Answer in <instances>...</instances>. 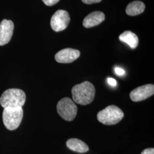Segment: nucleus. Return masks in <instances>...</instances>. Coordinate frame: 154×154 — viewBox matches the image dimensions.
Returning <instances> with one entry per match:
<instances>
[{"instance_id":"obj_1","label":"nucleus","mask_w":154,"mask_h":154,"mask_svg":"<svg viewBox=\"0 0 154 154\" xmlns=\"http://www.w3.org/2000/svg\"><path fill=\"white\" fill-rule=\"evenodd\" d=\"M72 93L74 102L85 106L93 101L95 95V88L91 83L85 81L75 85L72 88Z\"/></svg>"},{"instance_id":"obj_2","label":"nucleus","mask_w":154,"mask_h":154,"mask_svg":"<svg viewBox=\"0 0 154 154\" xmlns=\"http://www.w3.org/2000/svg\"><path fill=\"white\" fill-rule=\"evenodd\" d=\"M26 95L18 88H10L5 91L0 97V105L4 107H19L24 105Z\"/></svg>"},{"instance_id":"obj_3","label":"nucleus","mask_w":154,"mask_h":154,"mask_svg":"<svg viewBox=\"0 0 154 154\" xmlns=\"http://www.w3.org/2000/svg\"><path fill=\"white\" fill-rule=\"evenodd\" d=\"M124 117L122 110L116 105H110L97 114V119L105 125H114Z\"/></svg>"},{"instance_id":"obj_4","label":"nucleus","mask_w":154,"mask_h":154,"mask_svg":"<svg viewBox=\"0 0 154 154\" xmlns=\"http://www.w3.org/2000/svg\"><path fill=\"white\" fill-rule=\"evenodd\" d=\"M23 116L22 107H6L2 114L4 124L9 130H14L20 126Z\"/></svg>"},{"instance_id":"obj_5","label":"nucleus","mask_w":154,"mask_h":154,"mask_svg":"<svg viewBox=\"0 0 154 154\" xmlns=\"http://www.w3.org/2000/svg\"><path fill=\"white\" fill-rule=\"evenodd\" d=\"M58 114L66 121H73L77 116L78 108L74 101L67 97L61 99L57 106Z\"/></svg>"},{"instance_id":"obj_6","label":"nucleus","mask_w":154,"mask_h":154,"mask_svg":"<svg viewBox=\"0 0 154 154\" xmlns=\"http://www.w3.org/2000/svg\"><path fill=\"white\" fill-rule=\"evenodd\" d=\"M70 18L67 11L64 10H58L53 15L50 21L52 29L56 32L64 30L68 26Z\"/></svg>"},{"instance_id":"obj_7","label":"nucleus","mask_w":154,"mask_h":154,"mask_svg":"<svg viewBox=\"0 0 154 154\" xmlns=\"http://www.w3.org/2000/svg\"><path fill=\"white\" fill-rule=\"evenodd\" d=\"M154 86L152 84H147L135 88L130 93V98L134 102H140L153 95Z\"/></svg>"},{"instance_id":"obj_8","label":"nucleus","mask_w":154,"mask_h":154,"mask_svg":"<svg viewBox=\"0 0 154 154\" xmlns=\"http://www.w3.org/2000/svg\"><path fill=\"white\" fill-rule=\"evenodd\" d=\"M80 56L79 50L71 48L61 50L55 55L57 62L61 63H70L75 61Z\"/></svg>"},{"instance_id":"obj_9","label":"nucleus","mask_w":154,"mask_h":154,"mask_svg":"<svg viewBox=\"0 0 154 154\" xmlns=\"http://www.w3.org/2000/svg\"><path fill=\"white\" fill-rule=\"evenodd\" d=\"M14 31V23L11 20H4L0 23V46L7 44L11 41Z\"/></svg>"},{"instance_id":"obj_10","label":"nucleus","mask_w":154,"mask_h":154,"mask_svg":"<svg viewBox=\"0 0 154 154\" xmlns=\"http://www.w3.org/2000/svg\"><path fill=\"white\" fill-rule=\"evenodd\" d=\"M105 19L103 13L101 11H94L86 17L83 21V25L86 28H90L98 25Z\"/></svg>"},{"instance_id":"obj_11","label":"nucleus","mask_w":154,"mask_h":154,"mask_svg":"<svg viewBox=\"0 0 154 154\" xmlns=\"http://www.w3.org/2000/svg\"><path fill=\"white\" fill-rule=\"evenodd\" d=\"M66 146L72 151L78 153H85L89 150L88 146L86 143L77 138L69 139L66 142Z\"/></svg>"},{"instance_id":"obj_12","label":"nucleus","mask_w":154,"mask_h":154,"mask_svg":"<svg viewBox=\"0 0 154 154\" xmlns=\"http://www.w3.org/2000/svg\"><path fill=\"white\" fill-rule=\"evenodd\" d=\"M119 40L128 45L132 49H135L139 44L138 36L131 31H126L119 35Z\"/></svg>"},{"instance_id":"obj_13","label":"nucleus","mask_w":154,"mask_h":154,"mask_svg":"<svg viewBox=\"0 0 154 154\" xmlns=\"http://www.w3.org/2000/svg\"><path fill=\"white\" fill-rule=\"evenodd\" d=\"M145 9V5L144 3L135 1L130 3L127 6L126 12L127 14L131 16H135L142 13Z\"/></svg>"},{"instance_id":"obj_14","label":"nucleus","mask_w":154,"mask_h":154,"mask_svg":"<svg viewBox=\"0 0 154 154\" xmlns=\"http://www.w3.org/2000/svg\"><path fill=\"white\" fill-rule=\"evenodd\" d=\"M45 4L47 6H53L58 3L60 0H42Z\"/></svg>"},{"instance_id":"obj_15","label":"nucleus","mask_w":154,"mask_h":154,"mask_svg":"<svg viewBox=\"0 0 154 154\" xmlns=\"http://www.w3.org/2000/svg\"><path fill=\"white\" fill-rule=\"evenodd\" d=\"M115 72H116V74L119 76L123 75L125 74V71L120 67H116L115 68Z\"/></svg>"},{"instance_id":"obj_16","label":"nucleus","mask_w":154,"mask_h":154,"mask_svg":"<svg viewBox=\"0 0 154 154\" xmlns=\"http://www.w3.org/2000/svg\"><path fill=\"white\" fill-rule=\"evenodd\" d=\"M107 82L110 85V86L115 87L116 86V81L115 79L112 78H107Z\"/></svg>"},{"instance_id":"obj_17","label":"nucleus","mask_w":154,"mask_h":154,"mask_svg":"<svg viewBox=\"0 0 154 154\" xmlns=\"http://www.w3.org/2000/svg\"><path fill=\"white\" fill-rule=\"evenodd\" d=\"M102 0H82L83 3L86 4H93L95 3H99Z\"/></svg>"},{"instance_id":"obj_18","label":"nucleus","mask_w":154,"mask_h":154,"mask_svg":"<svg viewBox=\"0 0 154 154\" xmlns=\"http://www.w3.org/2000/svg\"><path fill=\"white\" fill-rule=\"evenodd\" d=\"M141 154H154V148L145 149L142 152Z\"/></svg>"}]
</instances>
